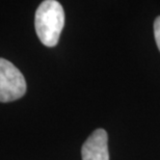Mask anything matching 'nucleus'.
Here are the masks:
<instances>
[{"label":"nucleus","instance_id":"f257e3e1","mask_svg":"<svg viewBox=\"0 0 160 160\" xmlns=\"http://www.w3.org/2000/svg\"><path fill=\"white\" fill-rule=\"evenodd\" d=\"M38 38L46 47L56 46L65 26V12L62 4L55 0L43 1L34 17Z\"/></svg>","mask_w":160,"mask_h":160},{"label":"nucleus","instance_id":"f03ea898","mask_svg":"<svg viewBox=\"0 0 160 160\" xmlns=\"http://www.w3.org/2000/svg\"><path fill=\"white\" fill-rule=\"evenodd\" d=\"M26 80L17 67L4 58H0V102L16 101L25 95Z\"/></svg>","mask_w":160,"mask_h":160},{"label":"nucleus","instance_id":"7ed1b4c3","mask_svg":"<svg viewBox=\"0 0 160 160\" xmlns=\"http://www.w3.org/2000/svg\"><path fill=\"white\" fill-rule=\"evenodd\" d=\"M82 160H109L108 135L104 129L92 132L81 149Z\"/></svg>","mask_w":160,"mask_h":160},{"label":"nucleus","instance_id":"20e7f679","mask_svg":"<svg viewBox=\"0 0 160 160\" xmlns=\"http://www.w3.org/2000/svg\"><path fill=\"white\" fill-rule=\"evenodd\" d=\"M154 36L156 44H157V47L160 51V16L155 19L154 22Z\"/></svg>","mask_w":160,"mask_h":160}]
</instances>
